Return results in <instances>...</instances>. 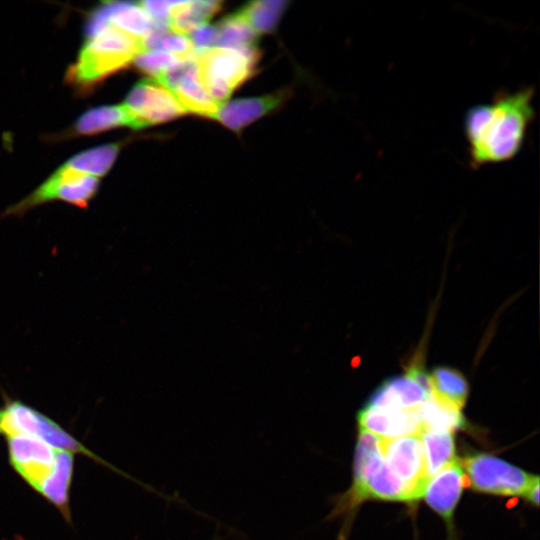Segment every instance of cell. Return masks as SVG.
Returning a JSON list of instances; mask_svg holds the SVG:
<instances>
[{
  "mask_svg": "<svg viewBox=\"0 0 540 540\" xmlns=\"http://www.w3.org/2000/svg\"><path fill=\"white\" fill-rule=\"evenodd\" d=\"M416 409L422 430L452 433L465 425L461 409L433 394Z\"/></svg>",
  "mask_w": 540,
  "mask_h": 540,
  "instance_id": "obj_17",
  "label": "cell"
},
{
  "mask_svg": "<svg viewBox=\"0 0 540 540\" xmlns=\"http://www.w3.org/2000/svg\"><path fill=\"white\" fill-rule=\"evenodd\" d=\"M468 486L460 461L455 458L430 479L424 495L428 505L450 522L462 489Z\"/></svg>",
  "mask_w": 540,
  "mask_h": 540,
  "instance_id": "obj_11",
  "label": "cell"
},
{
  "mask_svg": "<svg viewBox=\"0 0 540 540\" xmlns=\"http://www.w3.org/2000/svg\"><path fill=\"white\" fill-rule=\"evenodd\" d=\"M433 395L461 409L468 396V383L457 370L437 367L432 371Z\"/></svg>",
  "mask_w": 540,
  "mask_h": 540,
  "instance_id": "obj_23",
  "label": "cell"
},
{
  "mask_svg": "<svg viewBox=\"0 0 540 540\" xmlns=\"http://www.w3.org/2000/svg\"><path fill=\"white\" fill-rule=\"evenodd\" d=\"M216 28L217 47L245 50L256 46L257 33L237 12L223 19Z\"/></svg>",
  "mask_w": 540,
  "mask_h": 540,
  "instance_id": "obj_24",
  "label": "cell"
},
{
  "mask_svg": "<svg viewBox=\"0 0 540 540\" xmlns=\"http://www.w3.org/2000/svg\"><path fill=\"white\" fill-rule=\"evenodd\" d=\"M171 92L185 112L215 119L220 106L210 96L200 78L188 79Z\"/></svg>",
  "mask_w": 540,
  "mask_h": 540,
  "instance_id": "obj_20",
  "label": "cell"
},
{
  "mask_svg": "<svg viewBox=\"0 0 540 540\" xmlns=\"http://www.w3.org/2000/svg\"><path fill=\"white\" fill-rule=\"evenodd\" d=\"M119 151L118 143L97 146L74 155L66 165L98 178L109 171Z\"/></svg>",
  "mask_w": 540,
  "mask_h": 540,
  "instance_id": "obj_22",
  "label": "cell"
},
{
  "mask_svg": "<svg viewBox=\"0 0 540 540\" xmlns=\"http://www.w3.org/2000/svg\"><path fill=\"white\" fill-rule=\"evenodd\" d=\"M189 38L195 50L199 53L217 45L218 31L216 26L204 24L191 32Z\"/></svg>",
  "mask_w": 540,
  "mask_h": 540,
  "instance_id": "obj_26",
  "label": "cell"
},
{
  "mask_svg": "<svg viewBox=\"0 0 540 540\" xmlns=\"http://www.w3.org/2000/svg\"><path fill=\"white\" fill-rule=\"evenodd\" d=\"M181 59L160 49L141 51L133 60L135 65L152 79H157L175 66Z\"/></svg>",
  "mask_w": 540,
  "mask_h": 540,
  "instance_id": "obj_25",
  "label": "cell"
},
{
  "mask_svg": "<svg viewBox=\"0 0 540 540\" xmlns=\"http://www.w3.org/2000/svg\"><path fill=\"white\" fill-rule=\"evenodd\" d=\"M429 396L407 375L395 376L384 381L371 394L364 407L381 409L415 408Z\"/></svg>",
  "mask_w": 540,
  "mask_h": 540,
  "instance_id": "obj_14",
  "label": "cell"
},
{
  "mask_svg": "<svg viewBox=\"0 0 540 540\" xmlns=\"http://www.w3.org/2000/svg\"><path fill=\"white\" fill-rule=\"evenodd\" d=\"M426 470L429 479L455 459V446L452 433L422 430Z\"/></svg>",
  "mask_w": 540,
  "mask_h": 540,
  "instance_id": "obj_19",
  "label": "cell"
},
{
  "mask_svg": "<svg viewBox=\"0 0 540 540\" xmlns=\"http://www.w3.org/2000/svg\"><path fill=\"white\" fill-rule=\"evenodd\" d=\"M288 2L282 0L253 1L243 6L237 13L257 33L272 32Z\"/></svg>",
  "mask_w": 540,
  "mask_h": 540,
  "instance_id": "obj_21",
  "label": "cell"
},
{
  "mask_svg": "<svg viewBox=\"0 0 540 540\" xmlns=\"http://www.w3.org/2000/svg\"><path fill=\"white\" fill-rule=\"evenodd\" d=\"M98 185L97 177L75 170L65 164L28 197L8 208L4 215H21L35 206L53 200L86 207L95 195Z\"/></svg>",
  "mask_w": 540,
  "mask_h": 540,
  "instance_id": "obj_6",
  "label": "cell"
},
{
  "mask_svg": "<svg viewBox=\"0 0 540 540\" xmlns=\"http://www.w3.org/2000/svg\"><path fill=\"white\" fill-rule=\"evenodd\" d=\"M175 1H141L140 7L154 23H166Z\"/></svg>",
  "mask_w": 540,
  "mask_h": 540,
  "instance_id": "obj_27",
  "label": "cell"
},
{
  "mask_svg": "<svg viewBox=\"0 0 540 540\" xmlns=\"http://www.w3.org/2000/svg\"><path fill=\"white\" fill-rule=\"evenodd\" d=\"M87 34L88 39L69 72L77 83L101 80L124 68L144 50L140 39L110 24L87 30Z\"/></svg>",
  "mask_w": 540,
  "mask_h": 540,
  "instance_id": "obj_2",
  "label": "cell"
},
{
  "mask_svg": "<svg viewBox=\"0 0 540 540\" xmlns=\"http://www.w3.org/2000/svg\"><path fill=\"white\" fill-rule=\"evenodd\" d=\"M73 471L74 454L69 451L58 450L54 467L37 492L56 507L69 523H71L69 498Z\"/></svg>",
  "mask_w": 540,
  "mask_h": 540,
  "instance_id": "obj_15",
  "label": "cell"
},
{
  "mask_svg": "<svg viewBox=\"0 0 540 540\" xmlns=\"http://www.w3.org/2000/svg\"><path fill=\"white\" fill-rule=\"evenodd\" d=\"M461 466L469 486L480 492L527 497L532 486L539 482L537 475L489 454L465 457Z\"/></svg>",
  "mask_w": 540,
  "mask_h": 540,
  "instance_id": "obj_5",
  "label": "cell"
},
{
  "mask_svg": "<svg viewBox=\"0 0 540 540\" xmlns=\"http://www.w3.org/2000/svg\"><path fill=\"white\" fill-rule=\"evenodd\" d=\"M381 451L387 466L408 487L413 500L422 497L430 479L420 436L382 438Z\"/></svg>",
  "mask_w": 540,
  "mask_h": 540,
  "instance_id": "obj_8",
  "label": "cell"
},
{
  "mask_svg": "<svg viewBox=\"0 0 540 540\" xmlns=\"http://www.w3.org/2000/svg\"><path fill=\"white\" fill-rule=\"evenodd\" d=\"M121 126L134 128L133 120L124 105H105L83 113L74 129L78 134L91 135Z\"/></svg>",
  "mask_w": 540,
  "mask_h": 540,
  "instance_id": "obj_18",
  "label": "cell"
},
{
  "mask_svg": "<svg viewBox=\"0 0 540 540\" xmlns=\"http://www.w3.org/2000/svg\"><path fill=\"white\" fill-rule=\"evenodd\" d=\"M407 376L415 381L429 397L433 394L431 376L424 368L420 366H411L407 370Z\"/></svg>",
  "mask_w": 540,
  "mask_h": 540,
  "instance_id": "obj_28",
  "label": "cell"
},
{
  "mask_svg": "<svg viewBox=\"0 0 540 540\" xmlns=\"http://www.w3.org/2000/svg\"><path fill=\"white\" fill-rule=\"evenodd\" d=\"M6 440L12 469L30 488L38 492L54 467L59 449L30 435H12L6 437Z\"/></svg>",
  "mask_w": 540,
  "mask_h": 540,
  "instance_id": "obj_9",
  "label": "cell"
},
{
  "mask_svg": "<svg viewBox=\"0 0 540 540\" xmlns=\"http://www.w3.org/2000/svg\"><path fill=\"white\" fill-rule=\"evenodd\" d=\"M260 52L257 46L245 50L213 47L197 54L200 80L221 106L232 92L255 72Z\"/></svg>",
  "mask_w": 540,
  "mask_h": 540,
  "instance_id": "obj_4",
  "label": "cell"
},
{
  "mask_svg": "<svg viewBox=\"0 0 540 540\" xmlns=\"http://www.w3.org/2000/svg\"><path fill=\"white\" fill-rule=\"evenodd\" d=\"M533 98L532 87L522 88L468 109L463 129L473 167L502 163L518 155L535 115Z\"/></svg>",
  "mask_w": 540,
  "mask_h": 540,
  "instance_id": "obj_1",
  "label": "cell"
},
{
  "mask_svg": "<svg viewBox=\"0 0 540 540\" xmlns=\"http://www.w3.org/2000/svg\"><path fill=\"white\" fill-rule=\"evenodd\" d=\"M103 24H110L143 43L155 23L138 2H107L93 13L87 30Z\"/></svg>",
  "mask_w": 540,
  "mask_h": 540,
  "instance_id": "obj_12",
  "label": "cell"
},
{
  "mask_svg": "<svg viewBox=\"0 0 540 540\" xmlns=\"http://www.w3.org/2000/svg\"><path fill=\"white\" fill-rule=\"evenodd\" d=\"M221 1H175L167 21L175 33L187 35L207 22L221 9Z\"/></svg>",
  "mask_w": 540,
  "mask_h": 540,
  "instance_id": "obj_16",
  "label": "cell"
},
{
  "mask_svg": "<svg viewBox=\"0 0 540 540\" xmlns=\"http://www.w3.org/2000/svg\"><path fill=\"white\" fill-rule=\"evenodd\" d=\"M286 90L252 98L235 99L222 104L216 114L222 125L239 132L252 122L273 111L287 98Z\"/></svg>",
  "mask_w": 540,
  "mask_h": 540,
  "instance_id": "obj_13",
  "label": "cell"
},
{
  "mask_svg": "<svg viewBox=\"0 0 540 540\" xmlns=\"http://www.w3.org/2000/svg\"><path fill=\"white\" fill-rule=\"evenodd\" d=\"M382 437L367 430H359L354 461V481L348 492L350 506L368 499L414 501L404 482L384 461L381 451Z\"/></svg>",
  "mask_w": 540,
  "mask_h": 540,
  "instance_id": "obj_3",
  "label": "cell"
},
{
  "mask_svg": "<svg viewBox=\"0 0 540 540\" xmlns=\"http://www.w3.org/2000/svg\"><path fill=\"white\" fill-rule=\"evenodd\" d=\"M123 105L133 120L134 129L163 123L186 113L173 93L152 78L139 81Z\"/></svg>",
  "mask_w": 540,
  "mask_h": 540,
  "instance_id": "obj_7",
  "label": "cell"
},
{
  "mask_svg": "<svg viewBox=\"0 0 540 540\" xmlns=\"http://www.w3.org/2000/svg\"><path fill=\"white\" fill-rule=\"evenodd\" d=\"M361 429L382 438L420 435L422 422L416 407L411 409H381L363 407L357 416Z\"/></svg>",
  "mask_w": 540,
  "mask_h": 540,
  "instance_id": "obj_10",
  "label": "cell"
}]
</instances>
